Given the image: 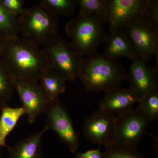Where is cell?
Returning a JSON list of instances; mask_svg holds the SVG:
<instances>
[{"instance_id":"2e32d148","label":"cell","mask_w":158,"mask_h":158,"mask_svg":"<svg viewBox=\"0 0 158 158\" xmlns=\"http://www.w3.org/2000/svg\"><path fill=\"white\" fill-rule=\"evenodd\" d=\"M66 82L63 77L49 67L42 74L38 81L50 102L59 99V95L65 91Z\"/></svg>"},{"instance_id":"44dd1931","label":"cell","mask_w":158,"mask_h":158,"mask_svg":"<svg viewBox=\"0 0 158 158\" xmlns=\"http://www.w3.org/2000/svg\"><path fill=\"white\" fill-rule=\"evenodd\" d=\"M79 14L93 15L106 21L107 0H77Z\"/></svg>"},{"instance_id":"3957f363","label":"cell","mask_w":158,"mask_h":158,"mask_svg":"<svg viewBox=\"0 0 158 158\" xmlns=\"http://www.w3.org/2000/svg\"><path fill=\"white\" fill-rule=\"evenodd\" d=\"M106 23L101 18L81 14L69 21L65 26V32L71 39L69 42L75 52L82 57L97 52L106 36Z\"/></svg>"},{"instance_id":"ba28073f","label":"cell","mask_w":158,"mask_h":158,"mask_svg":"<svg viewBox=\"0 0 158 158\" xmlns=\"http://www.w3.org/2000/svg\"><path fill=\"white\" fill-rule=\"evenodd\" d=\"M149 0H107V23L109 30L125 29L143 18Z\"/></svg>"},{"instance_id":"ac0fdd59","label":"cell","mask_w":158,"mask_h":158,"mask_svg":"<svg viewBox=\"0 0 158 158\" xmlns=\"http://www.w3.org/2000/svg\"><path fill=\"white\" fill-rule=\"evenodd\" d=\"M15 86V79L6 69L0 58V110L9 106Z\"/></svg>"},{"instance_id":"4fadbf2b","label":"cell","mask_w":158,"mask_h":158,"mask_svg":"<svg viewBox=\"0 0 158 158\" xmlns=\"http://www.w3.org/2000/svg\"><path fill=\"white\" fill-rule=\"evenodd\" d=\"M110 31L104 42L105 56L115 60L126 57L132 60L138 57L125 29H113Z\"/></svg>"},{"instance_id":"cb8c5ba5","label":"cell","mask_w":158,"mask_h":158,"mask_svg":"<svg viewBox=\"0 0 158 158\" xmlns=\"http://www.w3.org/2000/svg\"><path fill=\"white\" fill-rule=\"evenodd\" d=\"M143 18L158 30V1L149 0Z\"/></svg>"},{"instance_id":"7c38bea8","label":"cell","mask_w":158,"mask_h":158,"mask_svg":"<svg viewBox=\"0 0 158 158\" xmlns=\"http://www.w3.org/2000/svg\"><path fill=\"white\" fill-rule=\"evenodd\" d=\"M116 116L106 110L94 111L85 120L83 127L84 135L92 143L106 146L112 143Z\"/></svg>"},{"instance_id":"9c48e42d","label":"cell","mask_w":158,"mask_h":158,"mask_svg":"<svg viewBox=\"0 0 158 158\" xmlns=\"http://www.w3.org/2000/svg\"><path fill=\"white\" fill-rule=\"evenodd\" d=\"M125 30L138 58L146 61L158 58V29L141 18Z\"/></svg>"},{"instance_id":"ffe728a7","label":"cell","mask_w":158,"mask_h":158,"mask_svg":"<svg viewBox=\"0 0 158 158\" xmlns=\"http://www.w3.org/2000/svg\"><path fill=\"white\" fill-rule=\"evenodd\" d=\"M40 5L56 16H69L75 15L77 2V0H41Z\"/></svg>"},{"instance_id":"603a6c76","label":"cell","mask_w":158,"mask_h":158,"mask_svg":"<svg viewBox=\"0 0 158 158\" xmlns=\"http://www.w3.org/2000/svg\"><path fill=\"white\" fill-rule=\"evenodd\" d=\"M102 158H145L137 149H128L114 145L106 146Z\"/></svg>"},{"instance_id":"277c9868","label":"cell","mask_w":158,"mask_h":158,"mask_svg":"<svg viewBox=\"0 0 158 158\" xmlns=\"http://www.w3.org/2000/svg\"><path fill=\"white\" fill-rule=\"evenodd\" d=\"M19 18L22 37L31 43L45 46L58 37L57 16L40 4L26 9Z\"/></svg>"},{"instance_id":"30bf717a","label":"cell","mask_w":158,"mask_h":158,"mask_svg":"<svg viewBox=\"0 0 158 158\" xmlns=\"http://www.w3.org/2000/svg\"><path fill=\"white\" fill-rule=\"evenodd\" d=\"M15 86L29 122L34 123L37 117L44 113L50 102L41 89L38 81L16 79Z\"/></svg>"},{"instance_id":"e0dca14e","label":"cell","mask_w":158,"mask_h":158,"mask_svg":"<svg viewBox=\"0 0 158 158\" xmlns=\"http://www.w3.org/2000/svg\"><path fill=\"white\" fill-rule=\"evenodd\" d=\"M0 117V148L7 147L6 138L13 131L22 116L26 115L22 106L19 108L5 107L2 109Z\"/></svg>"},{"instance_id":"4316f807","label":"cell","mask_w":158,"mask_h":158,"mask_svg":"<svg viewBox=\"0 0 158 158\" xmlns=\"http://www.w3.org/2000/svg\"><path fill=\"white\" fill-rule=\"evenodd\" d=\"M5 39H6V38H4L2 35H0V55H1V52H2V49Z\"/></svg>"},{"instance_id":"9a60e30c","label":"cell","mask_w":158,"mask_h":158,"mask_svg":"<svg viewBox=\"0 0 158 158\" xmlns=\"http://www.w3.org/2000/svg\"><path fill=\"white\" fill-rule=\"evenodd\" d=\"M47 128L21 140L12 147H6L9 158H42L41 141Z\"/></svg>"},{"instance_id":"8992f818","label":"cell","mask_w":158,"mask_h":158,"mask_svg":"<svg viewBox=\"0 0 158 158\" xmlns=\"http://www.w3.org/2000/svg\"><path fill=\"white\" fill-rule=\"evenodd\" d=\"M48 60L49 67L56 71L66 81L78 78L83 57L74 50L70 42L58 36L43 49Z\"/></svg>"},{"instance_id":"6da1fadb","label":"cell","mask_w":158,"mask_h":158,"mask_svg":"<svg viewBox=\"0 0 158 158\" xmlns=\"http://www.w3.org/2000/svg\"><path fill=\"white\" fill-rule=\"evenodd\" d=\"M0 58L15 80L39 81L49 67L47 57L43 49L19 36L6 38Z\"/></svg>"},{"instance_id":"7402d4cb","label":"cell","mask_w":158,"mask_h":158,"mask_svg":"<svg viewBox=\"0 0 158 158\" xmlns=\"http://www.w3.org/2000/svg\"><path fill=\"white\" fill-rule=\"evenodd\" d=\"M138 108L151 122L158 119V90L153 91L139 103Z\"/></svg>"},{"instance_id":"d6986e66","label":"cell","mask_w":158,"mask_h":158,"mask_svg":"<svg viewBox=\"0 0 158 158\" xmlns=\"http://www.w3.org/2000/svg\"><path fill=\"white\" fill-rule=\"evenodd\" d=\"M19 18L7 11L0 3V35L4 38L18 36Z\"/></svg>"},{"instance_id":"7a4b0ae2","label":"cell","mask_w":158,"mask_h":158,"mask_svg":"<svg viewBox=\"0 0 158 158\" xmlns=\"http://www.w3.org/2000/svg\"><path fill=\"white\" fill-rule=\"evenodd\" d=\"M127 77L125 69L116 60L97 52L83 58L78 78L87 91L107 93L121 87Z\"/></svg>"},{"instance_id":"5b68a950","label":"cell","mask_w":158,"mask_h":158,"mask_svg":"<svg viewBox=\"0 0 158 158\" xmlns=\"http://www.w3.org/2000/svg\"><path fill=\"white\" fill-rule=\"evenodd\" d=\"M150 122L138 108L118 114L116 116L113 139L110 145L137 149Z\"/></svg>"},{"instance_id":"83f0119b","label":"cell","mask_w":158,"mask_h":158,"mask_svg":"<svg viewBox=\"0 0 158 158\" xmlns=\"http://www.w3.org/2000/svg\"><path fill=\"white\" fill-rule=\"evenodd\" d=\"M0 154H1V152H0Z\"/></svg>"},{"instance_id":"52a82bcc","label":"cell","mask_w":158,"mask_h":158,"mask_svg":"<svg viewBox=\"0 0 158 158\" xmlns=\"http://www.w3.org/2000/svg\"><path fill=\"white\" fill-rule=\"evenodd\" d=\"M46 117L45 126L54 131L60 140L76 153L79 147L78 134L75 130L67 109L59 99L50 102L44 113Z\"/></svg>"},{"instance_id":"484cf974","label":"cell","mask_w":158,"mask_h":158,"mask_svg":"<svg viewBox=\"0 0 158 158\" xmlns=\"http://www.w3.org/2000/svg\"><path fill=\"white\" fill-rule=\"evenodd\" d=\"M103 153L100 149V146L96 149L90 150L85 152H78L74 158H102Z\"/></svg>"},{"instance_id":"8fae6325","label":"cell","mask_w":158,"mask_h":158,"mask_svg":"<svg viewBox=\"0 0 158 158\" xmlns=\"http://www.w3.org/2000/svg\"><path fill=\"white\" fill-rule=\"evenodd\" d=\"M127 77L129 88L141 99L153 91L158 90V64L152 67L148 61L137 57L131 60Z\"/></svg>"},{"instance_id":"5bb4252c","label":"cell","mask_w":158,"mask_h":158,"mask_svg":"<svg viewBox=\"0 0 158 158\" xmlns=\"http://www.w3.org/2000/svg\"><path fill=\"white\" fill-rule=\"evenodd\" d=\"M141 99L130 88H120L106 93L99 103L100 110L119 114L133 109Z\"/></svg>"},{"instance_id":"d4e9b609","label":"cell","mask_w":158,"mask_h":158,"mask_svg":"<svg viewBox=\"0 0 158 158\" xmlns=\"http://www.w3.org/2000/svg\"><path fill=\"white\" fill-rule=\"evenodd\" d=\"M2 6L8 11L19 16L25 10V2L23 0H0Z\"/></svg>"}]
</instances>
